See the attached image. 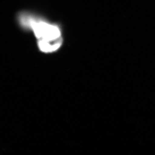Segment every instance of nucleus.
Segmentation results:
<instances>
[{"instance_id":"f257e3e1","label":"nucleus","mask_w":155,"mask_h":155,"mask_svg":"<svg viewBox=\"0 0 155 155\" xmlns=\"http://www.w3.org/2000/svg\"><path fill=\"white\" fill-rule=\"evenodd\" d=\"M17 19L22 27L33 31L38 41L51 42L62 40L61 31L58 25L38 19L26 12L19 14Z\"/></svg>"},{"instance_id":"f03ea898","label":"nucleus","mask_w":155,"mask_h":155,"mask_svg":"<svg viewBox=\"0 0 155 155\" xmlns=\"http://www.w3.org/2000/svg\"><path fill=\"white\" fill-rule=\"evenodd\" d=\"M62 43V40L52 42H46L42 41L38 42L39 48L42 52L45 53H51L55 51L60 48Z\"/></svg>"}]
</instances>
